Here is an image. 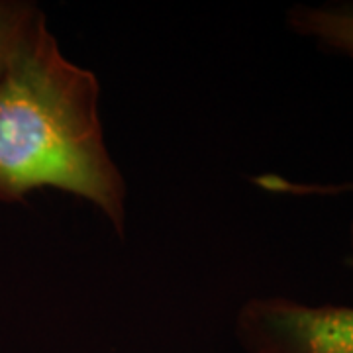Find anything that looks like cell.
<instances>
[{"label": "cell", "mask_w": 353, "mask_h": 353, "mask_svg": "<svg viewBox=\"0 0 353 353\" xmlns=\"http://www.w3.org/2000/svg\"><path fill=\"white\" fill-rule=\"evenodd\" d=\"M41 14L32 2L0 0V75Z\"/></svg>", "instance_id": "277c9868"}, {"label": "cell", "mask_w": 353, "mask_h": 353, "mask_svg": "<svg viewBox=\"0 0 353 353\" xmlns=\"http://www.w3.org/2000/svg\"><path fill=\"white\" fill-rule=\"evenodd\" d=\"M287 22L292 32L312 39L320 48L353 59V2H328L320 6H294L290 8ZM255 185L269 192L296 194V196H334L353 192V183L340 185H316L294 183L277 175H263L255 179Z\"/></svg>", "instance_id": "3957f363"}, {"label": "cell", "mask_w": 353, "mask_h": 353, "mask_svg": "<svg viewBox=\"0 0 353 353\" xmlns=\"http://www.w3.org/2000/svg\"><path fill=\"white\" fill-rule=\"evenodd\" d=\"M345 261H347V265L353 269V222H352V228H350V252H347Z\"/></svg>", "instance_id": "5b68a950"}, {"label": "cell", "mask_w": 353, "mask_h": 353, "mask_svg": "<svg viewBox=\"0 0 353 353\" xmlns=\"http://www.w3.org/2000/svg\"><path fill=\"white\" fill-rule=\"evenodd\" d=\"M101 85L65 57L41 14L0 75V202L57 189L126 232V183L102 132Z\"/></svg>", "instance_id": "6da1fadb"}, {"label": "cell", "mask_w": 353, "mask_h": 353, "mask_svg": "<svg viewBox=\"0 0 353 353\" xmlns=\"http://www.w3.org/2000/svg\"><path fill=\"white\" fill-rule=\"evenodd\" d=\"M236 336L248 353H353V306L252 299L238 310Z\"/></svg>", "instance_id": "7a4b0ae2"}]
</instances>
